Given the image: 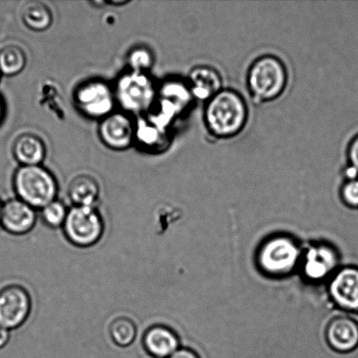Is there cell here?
<instances>
[{"label":"cell","mask_w":358,"mask_h":358,"mask_svg":"<svg viewBox=\"0 0 358 358\" xmlns=\"http://www.w3.org/2000/svg\"><path fill=\"white\" fill-rule=\"evenodd\" d=\"M247 103L234 90H220L210 98L205 108V122L210 134L229 138L238 134L247 124Z\"/></svg>","instance_id":"1"},{"label":"cell","mask_w":358,"mask_h":358,"mask_svg":"<svg viewBox=\"0 0 358 358\" xmlns=\"http://www.w3.org/2000/svg\"><path fill=\"white\" fill-rule=\"evenodd\" d=\"M17 199L34 209H42L56 200L58 184L54 175L41 166H20L13 176Z\"/></svg>","instance_id":"2"},{"label":"cell","mask_w":358,"mask_h":358,"mask_svg":"<svg viewBox=\"0 0 358 358\" xmlns=\"http://www.w3.org/2000/svg\"><path fill=\"white\" fill-rule=\"evenodd\" d=\"M287 72L283 63L272 55L262 56L248 71V85L252 96L259 101L276 99L285 90Z\"/></svg>","instance_id":"3"},{"label":"cell","mask_w":358,"mask_h":358,"mask_svg":"<svg viewBox=\"0 0 358 358\" xmlns=\"http://www.w3.org/2000/svg\"><path fill=\"white\" fill-rule=\"evenodd\" d=\"M301 258L299 245L293 238L276 235L259 247L257 263L259 269L270 276H286L296 268Z\"/></svg>","instance_id":"4"},{"label":"cell","mask_w":358,"mask_h":358,"mask_svg":"<svg viewBox=\"0 0 358 358\" xmlns=\"http://www.w3.org/2000/svg\"><path fill=\"white\" fill-rule=\"evenodd\" d=\"M115 96L125 111L141 114L155 104L157 91L148 73L131 70L118 79Z\"/></svg>","instance_id":"5"},{"label":"cell","mask_w":358,"mask_h":358,"mask_svg":"<svg viewBox=\"0 0 358 358\" xmlns=\"http://www.w3.org/2000/svg\"><path fill=\"white\" fill-rule=\"evenodd\" d=\"M63 229L70 243L78 248H90L103 237V217L94 206H73L69 210Z\"/></svg>","instance_id":"6"},{"label":"cell","mask_w":358,"mask_h":358,"mask_svg":"<svg viewBox=\"0 0 358 358\" xmlns=\"http://www.w3.org/2000/svg\"><path fill=\"white\" fill-rule=\"evenodd\" d=\"M77 108L86 117L101 119L113 113L115 91L101 80H90L80 84L73 94Z\"/></svg>","instance_id":"7"},{"label":"cell","mask_w":358,"mask_h":358,"mask_svg":"<svg viewBox=\"0 0 358 358\" xmlns=\"http://www.w3.org/2000/svg\"><path fill=\"white\" fill-rule=\"evenodd\" d=\"M31 308L30 294L23 287L10 285L0 291V325L8 331L22 326Z\"/></svg>","instance_id":"8"},{"label":"cell","mask_w":358,"mask_h":358,"mask_svg":"<svg viewBox=\"0 0 358 358\" xmlns=\"http://www.w3.org/2000/svg\"><path fill=\"white\" fill-rule=\"evenodd\" d=\"M329 293L342 310L358 314V266H346L331 276Z\"/></svg>","instance_id":"9"},{"label":"cell","mask_w":358,"mask_h":358,"mask_svg":"<svg viewBox=\"0 0 358 358\" xmlns=\"http://www.w3.org/2000/svg\"><path fill=\"white\" fill-rule=\"evenodd\" d=\"M136 125L124 113H111L101 121L98 134L101 142L112 150L129 148L136 139Z\"/></svg>","instance_id":"10"},{"label":"cell","mask_w":358,"mask_h":358,"mask_svg":"<svg viewBox=\"0 0 358 358\" xmlns=\"http://www.w3.org/2000/svg\"><path fill=\"white\" fill-rule=\"evenodd\" d=\"M338 252L331 245L317 244L308 249L303 257V273L308 280L319 282L338 271Z\"/></svg>","instance_id":"11"},{"label":"cell","mask_w":358,"mask_h":358,"mask_svg":"<svg viewBox=\"0 0 358 358\" xmlns=\"http://www.w3.org/2000/svg\"><path fill=\"white\" fill-rule=\"evenodd\" d=\"M326 340L334 352L349 354L358 349V322L347 315H340L329 322Z\"/></svg>","instance_id":"12"},{"label":"cell","mask_w":358,"mask_h":358,"mask_svg":"<svg viewBox=\"0 0 358 358\" xmlns=\"http://www.w3.org/2000/svg\"><path fill=\"white\" fill-rule=\"evenodd\" d=\"M35 209L19 199L3 203L1 224L3 229L14 235L29 233L36 224Z\"/></svg>","instance_id":"13"},{"label":"cell","mask_w":358,"mask_h":358,"mask_svg":"<svg viewBox=\"0 0 358 358\" xmlns=\"http://www.w3.org/2000/svg\"><path fill=\"white\" fill-rule=\"evenodd\" d=\"M143 342L146 352L155 358H168L179 349L176 333L164 325L150 327L145 332Z\"/></svg>","instance_id":"14"},{"label":"cell","mask_w":358,"mask_h":358,"mask_svg":"<svg viewBox=\"0 0 358 358\" xmlns=\"http://www.w3.org/2000/svg\"><path fill=\"white\" fill-rule=\"evenodd\" d=\"M189 80L193 94L199 100H210L220 92L222 87L220 73L216 69L207 66H199L192 69Z\"/></svg>","instance_id":"15"},{"label":"cell","mask_w":358,"mask_h":358,"mask_svg":"<svg viewBox=\"0 0 358 358\" xmlns=\"http://www.w3.org/2000/svg\"><path fill=\"white\" fill-rule=\"evenodd\" d=\"M45 146L38 136L24 133L14 141L13 153L21 166H41L45 157Z\"/></svg>","instance_id":"16"},{"label":"cell","mask_w":358,"mask_h":358,"mask_svg":"<svg viewBox=\"0 0 358 358\" xmlns=\"http://www.w3.org/2000/svg\"><path fill=\"white\" fill-rule=\"evenodd\" d=\"M99 195V184L89 175H80L70 182L69 199L76 206H94Z\"/></svg>","instance_id":"17"},{"label":"cell","mask_w":358,"mask_h":358,"mask_svg":"<svg viewBox=\"0 0 358 358\" xmlns=\"http://www.w3.org/2000/svg\"><path fill=\"white\" fill-rule=\"evenodd\" d=\"M21 17L26 27L35 31L48 30L52 23L50 9L38 1L27 3L23 7Z\"/></svg>","instance_id":"18"},{"label":"cell","mask_w":358,"mask_h":358,"mask_svg":"<svg viewBox=\"0 0 358 358\" xmlns=\"http://www.w3.org/2000/svg\"><path fill=\"white\" fill-rule=\"evenodd\" d=\"M27 65L24 51L17 45H7L0 50V73L6 76H14L23 71Z\"/></svg>","instance_id":"19"},{"label":"cell","mask_w":358,"mask_h":358,"mask_svg":"<svg viewBox=\"0 0 358 358\" xmlns=\"http://www.w3.org/2000/svg\"><path fill=\"white\" fill-rule=\"evenodd\" d=\"M136 331L134 322L127 317L115 319L110 327L111 339L120 347L131 345L136 338Z\"/></svg>","instance_id":"20"},{"label":"cell","mask_w":358,"mask_h":358,"mask_svg":"<svg viewBox=\"0 0 358 358\" xmlns=\"http://www.w3.org/2000/svg\"><path fill=\"white\" fill-rule=\"evenodd\" d=\"M68 213L64 203L55 200L41 209V217L49 227L59 228L64 224Z\"/></svg>","instance_id":"21"},{"label":"cell","mask_w":358,"mask_h":358,"mask_svg":"<svg viewBox=\"0 0 358 358\" xmlns=\"http://www.w3.org/2000/svg\"><path fill=\"white\" fill-rule=\"evenodd\" d=\"M136 138H138L143 145L155 148L162 138V129L152 124L148 119L139 122L136 128Z\"/></svg>","instance_id":"22"},{"label":"cell","mask_w":358,"mask_h":358,"mask_svg":"<svg viewBox=\"0 0 358 358\" xmlns=\"http://www.w3.org/2000/svg\"><path fill=\"white\" fill-rule=\"evenodd\" d=\"M128 63L132 71L146 72L152 68L154 56L149 48L138 47L133 48L128 55Z\"/></svg>","instance_id":"23"},{"label":"cell","mask_w":358,"mask_h":358,"mask_svg":"<svg viewBox=\"0 0 358 358\" xmlns=\"http://www.w3.org/2000/svg\"><path fill=\"white\" fill-rule=\"evenodd\" d=\"M341 199L350 208L358 209V178L345 181L341 188Z\"/></svg>","instance_id":"24"},{"label":"cell","mask_w":358,"mask_h":358,"mask_svg":"<svg viewBox=\"0 0 358 358\" xmlns=\"http://www.w3.org/2000/svg\"><path fill=\"white\" fill-rule=\"evenodd\" d=\"M350 166L358 171V135L350 142L348 149Z\"/></svg>","instance_id":"25"},{"label":"cell","mask_w":358,"mask_h":358,"mask_svg":"<svg viewBox=\"0 0 358 358\" xmlns=\"http://www.w3.org/2000/svg\"><path fill=\"white\" fill-rule=\"evenodd\" d=\"M168 358H200L198 354L189 349H178L176 352Z\"/></svg>","instance_id":"26"},{"label":"cell","mask_w":358,"mask_h":358,"mask_svg":"<svg viewBox=\"0 0 358 358\" xmlns=\"http://www.w3.org/2000/svg\"><path fill=\"white\" fill-rule=\"evenodd\" d=\"M10 339V331L0 325V349L3 348Z\"/></svg>","instance_id":"27"},{"label":"cell","mask_w":358,"mask_h":358,"mask_svg":"<svg viewBox=\"0 0 358 358\" xmlns=\"http://www.w3.org/2000/svg\"><path fill=\"white\" fill-rule=\"evenodd\" d=\"M6 115V106L3 98L0 96V125H1Z\"/></svg>","instance_id":"28"},{"label":"cell","mask_w":358,"mask_h":358,"mask_svg":"<svg viewBox=\"0 0 358 358\" xmlns=\"http://www.w3.org/2000/svg\"><path fill=\"white\" fill-rule=\"evenodd\" d=\"M3 203L0 200V221H1V213H2Z\"/></svg>","instance_id":"29"},{"label":"cell","mask_w":358,"mask_h":358,"mask_svg":"<svg viewBox=\"0 0 358 358\" xmlns=\"http://www.w3.org/2000/svg\"><path fill=\"white\" fill-rule=\"evenodd\" d=\"M1 76H2V75H1V73H0V77H1Z\"/></svg>","instance_id":"30"}]
</instances>
